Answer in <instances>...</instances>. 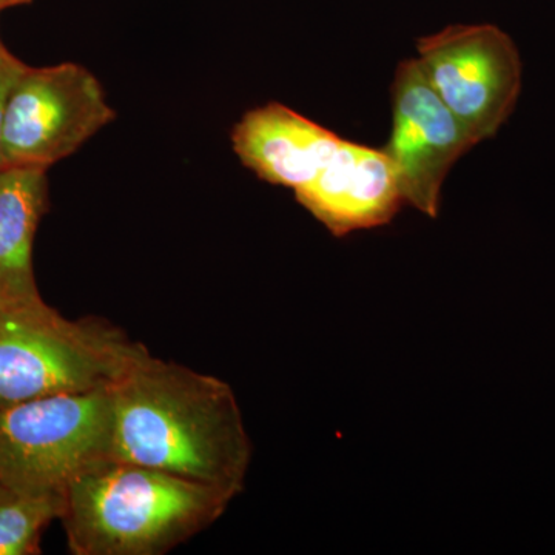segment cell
Returning <instances> with one entry per match:
<instances>
[{"label": "cell", "mask_w": 555, "mask_h": 555, "mask_svg": "<svg viewBox=\"0 0 555 555\" xmlns=\"http://www.w3.org/2000/svg\"><path fill=\"white\" fill-rule=\"evenodd\" d=\"M112 460L199 481L235 499L251 444L235 392L147 349L108 387Z\"/></svg>", "instance_id": "1"}, {"label": "cell", "mask_w": 555, "mask_h": 555, "mask_svg": "<svg viewBox=\"0 0 555 555\" xmlns=\"http://www.w3.org/2000/svg\"><path fill=\"white\" fill-rule=\"evenodd\" d=\"M233 496L133 463L109 462L76 478L64 495L76 555H160L218 520Z\"/></svg>", "instance_id": "2"}, {"label": "cell", "mask_w": 555, "mask_h": 555, "mask_svg": "<svg viewBox=\"0 0 555 555\" xmlns=\"http://www.w3.org/2000/svg\"><path fill=\"white\" fill-rule=\"evenodd\" d=\"M119 328L69 321L50 306L0 318V411L38 398L108 389L144 350Z\"/></svg>", "instance_id": "3"}, {"label": "cell", "mask_w": 555, "mask_h": 555, "mask_svg": "<svg viewBox=\"0 0 555 555\" xmlns=\"http://www.w3.org/2000/svg\"><path fill=\"white\" fill-rule=\"evenodd\" d=\"M112 460L108 389L61 393L0 411V485L35 496L68 486Z\"/></svg>", "instance_id": "4"}, {"label": "cell", "mask_w": 555, "mask_h": 555, "mask_svg": "<svg viewBox=\"0 0 555 555\" xmlns=\"http://www.w3.org/2000/svg\"><path fill=\"white\" fill-rule=\"evenodd\" d=\"M116 118L96 76L73 62L25 69L7 105L5 169H46L78 152Z\"/></svg>", "instance_id": "5"}, {"label": "cell", "mask_w": 555, "mask_h": 555, "mask_svg": "<svg viewBox=\"0 0 555 555\" xmlns=\"http://www.w3.org/2000/svg\"><path fill=\"white\" fill-rule=\"evenodd\" d=\"M429 86L474 142L494 138L521 91L520 53L495 25H452L416 42Z\"/></svg>", "instance_id": "6"}, {"label": "cell", "mask_w": 555, "mask_h": 555, "mask_svg": "<svg viewBox=\"0 0 555 555\" xmlns=\"http://www.w3.org/2000/svg\"><path fill=\"white\" fill-rule=\"evenodd\" d=\"M392 115L385 150L396 166L404 203L436 218L449 170L477 144L429 86L416 60L397 67Z\"/></svg>", "instance_id": "7"}, {"label": "cell", "mask_w": 555, "mask_h": 555, "mask_svg": "<svg viewBox=\"0 0 555 555\" xmlns=\"http://www.w3.org/2000/svg\"><path fill=\"white\" fill-rule=\"evenodd\" d=\"M295 196L337 238L389 224L406 204L386 150L346 139L317 178Z\"/></svg>", "instance_id": "8"}, {"label": "cell", "mask_w": 555, "mask_h": 555, "mask_svg": "<svg viewBox=\"0 0 555 555\" xmlns=\"http://www.w3.org/2000/svg\"><path fill=\"white\" fill-rule=\"evenodd\" d=\"M341 141L278 102L250 109L232 131L233 150L247 169L294 192L317 178Z\"/></svg>", "instance_id": "9"}, {"label": "cell", "mask_w": 555, "mask_h": 555, "mask_svg": "<svg viewBox=\"0 0 555 555\" xmlns=\"http://www.w3.org/2000/svg\"><path fill=\"white\" fill-rule=\"evenodd\" d=\"M49 206L46 169L0 170V305L5 310L46 305L33 270V244Z\"/></svg>", "instance_id": "10"}, {"label": "cell", "mask_w": 555, "mask_h": 555, "mask_svg": "<svg viewBox=\"0 0 555 555\" xmlns=\"http://www.w3.org/2000/svg\"><path fill=\"white\" fill-rule=\"evenodd\" d=\"M62 513L64 496L21 494L0 485V555L38 554L40 534Z\"/></svg>", "instance_id": "11"}, {"label": "cell", "mask_w": 555, "mask_h": 555, "mask_svg": "<svg viewBox=\"0 0 555 555\" xmlns=\"http://www.w3.org/2000/svg\"><path fill=\"white\" fill-rule=\"evenodd\" d=\"M27 68V64H24V62L17 60V57L13 56L11 53L0 60V170L5 169V163H3L2 156V137L7 105H9L11 91H13L17 80L21 79V76L24 75Z\"/></svg>", "instance_id": "12"}, {"label": "cell", "mask_w": 555, "mask_h": 555, "mask_svg": "<svg viewBox=\"0 0 555 555\" xmlns=\"http://www.w3.org/2000/svg\"><path fill=\"white\" fill-rule=\"evenodd\" d=\"M33 0H0V10L13 9V7L28 5Z\"/></svg>", "instance_id": "13"}, {"label": "cell", "mask_w": 555, "mask_h": 555, "mask_svg": "<svg viewBox=\"0 0 555 555\" xmlns=\"http://www.w3.org/2000/svg\"><path fill=\"white\" fill-rule=\"evenodd\" d=\"M0 13H2V10H0ZM9 53L10 51L5 49V46H3L2 40H0V60H2V57H5L7 54Z\"/></svg>", "instance_id": "14"}, {"label": "cell", "mask_w": 555, "mask_h": 555, "mask_svg": "<svg viewBox=\"0 0 555 555\" xmlns=\"http://www.w3.org/2000/svg\"><path fill=\"white\" fill-rule=\"evenodd\" d=\"M3 313H5V308H3L2 305H0V318H2Z\"/></svg>", "instance_id": "15"}]
</instances>
